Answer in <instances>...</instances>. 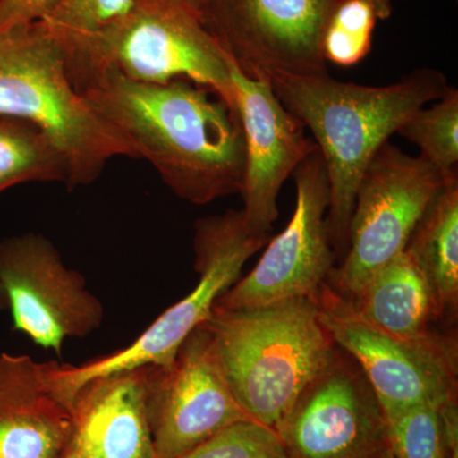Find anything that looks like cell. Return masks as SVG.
Listing matches in <instances>:
<instances>
[{
  "label": "cell",
  "instance_id": "obj_3",
  "mask_svg": "<svg viewBox=\"0 0 458 458\" xmlns=\"http://www.w3.org/2000/svg\"><path fill=\"white\" fill-rule=\"evenodd\" d=\"M201 325L212 336L241 408L276 434L337 349L315 295L234 311L214 306Z\"/></svg>",
  "mask_w": 458,
  "mask_h": 458
},
{
  "label": "cell",
  "instance_id": "obj_5",
  "mask_svg": "<svg viewBox=\"0 0 458 458\" xmlns=\"http://www.w3.org/2000/svg\"><path fill=\"white\" fill-rule=\"evenodd\" d=\"M62 49L78 92L98 75L116 72L140 83L190 81L237 110L227 54L201 18L182 9L138 0L128 16Z\"/></svg>",
  "mask_w": 458,
  "mask_h": 458
},
{
  "label": "cell",
  "instance_id": "obj_10",
  "mask_svg": "<svg viewBox=\"0 0 458 458\" xmlns=\"http://www.w3.org/2000/svg\"><path fill=\"white\" fill-rule=\"evenodd\" d=\"M295 207L282 233L267 242L251 273L216 301L228 311L313 297L330 278L336 255L328 240V181L319 149L294 171Z\"/></svg>",
  "mask_w": 458,
  "mask_h": 458
},
{
  "label": "cell",
  "instance_id": "obj_8",
  "mask_svg": "<svg viewBox=\"0 0 458 458\" xmlns=\"http://www.w3.org/2000/svg\"><path fill=\"white\" fill-rule=\"evenodd\" d=\"M319 318L337 348L360 366L385 418L412 406L457 399L456 346L430 334L406 340L367 324L325 283L315 294Z\"/></svg>",
  "mask_w": 458,
  "mask_h": 458
},
{
  "label": "cell",
  "instance_id": "obj_12",
  "mask_svg": "<svg viewBox=\"0 0 458 458\" xmlns=\"http://www.w3.org/2000/svg\"><path fill=\"white\" fill-rule=\"evenodd\" d=\"M306 386L278 436L286 458H378L386 419L369 382L345 352Z\"/></svg>",
  "mask_w": 458,
  "mask_h": 458
},
{
  "label": "cell",
  "instance_id": "obj_28",
  "mask_svg": "<svg viewBox=\"0 0 458 458\" xmlns=\"http://www.w3.org/2000/svg\"><path fill=\"white\" fill-rule=\"evenodd\" d=\"M62 458H86L81 452H78L73 447H69V450L65 452L64 456Z\"/></svg>",
  "mask_w": 458,
  "mask_h": 458
},
{
  "label": "cell",
  "instance_id": "obj_18",
  "mask_svg": "<svg viewBox=\"0 0 458 458\" xmlns=\"http://www.w3.org/2000/svg\"><path fill=\"white\" fill-rule=\"evenodd\" d=\"M426 276L437 316L458 304V174L443 182L406 246Z\"/></svg>",
  "mask_w": 458,
  "mask_h": 458
},
{
  "label": "cell",
  "instance_id": "obj_21",
  "mask_svg": "<svg viewBox=\"0 0 458 458\" xmlns=\"http://www.w3.org/2000/svg\"><path fill=\"white\" fill-rule=\"evenodd\" d=\"M376 9L369 0H339L324 36L322 56L339 66L360 64L372 50Z\"/></svg>",
  "mask_w": 458,
  "mask_h": 458
},
{
  "label": "cell",
  "instance_id": "obj_7",
  "mask_svg": "<svg viewBox=\"0 0 458 458\" xmlns=\"http://www.w3.org/2000/svg\"><path fill=\"white\" fill-rule=\"evenodd\" d=\"M420 157L406 155L390 141L364 174L349 227L343 264L333 270L331 288L352 301L377 271L405 251L412 231L443 182Z\"/></svg>",
  "mask_w": 458,
  "mask_h": 458
},
{
  "label": "cell",
  "instance_id": "obj_15",
  "mask_svg": "<svg viewBox=\"0 0 458 458\" xmlns=\"http://www.w3.org/2000/svg\"><path fill=\"white\" fill-rule=\"evenodd\" d=\"M150 366L87 382L72 403L71 447L86 458H155Z\"/></svg>",
  "mask_w": 458,
  "mask_h": 458
},
{
  "label": "cell",
  "instance_id": "obj_22",
  "mask_svg": "<svg viewBox=\"0 0 458 458\" xmlns=\"http://www.w3.org/2000/svg\"><path fill=\"white\" fill-rule=\"evenodd\" d=\"M441 406H412L386 417L388 447L396 458H447Z\"/></svg>",
  "mask_w": 458,
  "mask_h": 458
},
{
  "label": "cell",
  "instance_id": "obj_25",
  "mask_svg": "<svg viewBox=\"0 0 458 458\" xmlns=\"http://www.w3.org/2000/svg\"><path fill=\"white\" fill-rule=\"evenodd\" d=\"M153 2L162 3V4L171 5V7L182 9L189 13L201 18L205 5L209 0H153Z\"/></svg>",
  "mask_w": 458,
  "mask_h": 458
},
{
  "label": "cell",
  "instance_id": "obj_20",
  "mask_svg": "<svg viewBox=\"0 0 458 458\" xmlns=\"http://www.w3.org/2000/svg\"><path fill=\"white\" fill-rule=\"evenodd\" d=\"M419 148L421 159L443 179L458 174V90L448 87L432 106L409 117L397 131Z\"/></svg>",
  "mask_w": 458,
  "mask_h": 458
},
{
  "label": "cell",
  "instance_id": "obj_26",
  "mask_svg": "<svg viewBox=\"0 0 458 458\" xmlns=\"http://www.w3.org/2000/svg\"><path fill=\"white\" fill-rule=\"evenodd\" d=\"M376 9L378 20H387L393 12V0H369Z\"/></svg>",
  "mask_w": 458,
  "mask_h": 458
},
{
  "label": "cell",
  "instance_id": "obj_24",
  "mask_svg": "<svg viewBox=\"0 0 458 458\" xmlns=\"http://www.w3.org/2000/svg\"><path fill=\"white\" fill-rule=\"evenodd\" d=\"M63 0H0V32L14 26L42 22L55 13Z\"/></svg>",
  "mask_w": 458,
  "mask_h": 458
},
{
  "label": "cell",
  "instance_id": "obj_6",
  "mask_svg": "<svg viewBox=\"0 0 458 458\" xmlns=\"http://www.w3.org/2000/svg\"><path fill=\"white\" fill-rule=\"evenodd\" d=\"M269 241L270 234L250 229L242 209L199 219L194 234L197 286L126 348L82 366L49 361L51 387L72 406L78 391L98 377L140 367L170 366L181 344L209 318L219 297L240 279L246 262Z\"/></svg>",
  "mask_w": 458,
  "mask_h": 458
},
{
  "label": "cell",
  "instance_id": "obj_4",
  "mask_svg": "<svg viewBox=\"0 0 458 458\" xmlns=\"http://www.w3.org/2000/svg\"><path fill=\"white\" fill-rule=\"evenodd\" d=\"M0 117L32 123L51 141L64 158L71 190L95 182L114 158H138L75 89L62 45L44 22L0 32Z\"/></svg>",
  "mask_w": 458,
  "mask_h": 458
},
{
  "label": "cell",
  "instance_id": "obj_19",
  "mask_svg": "<svg viewBox=\"0 0 458 458\" xmlns=\"http://www.w3.org/2000/svg\"><path fill=\"white\" fill-rule=\"evenodd\" d=\"M66 181L64 158L36 126L0 117V194L21 183Z\"/></svg>",
  "mask_w": 458,
  "mask_h": 458
},
{
  "label": "cell",
  "instance_id": "obj_27",
  "mask_svg": "<svg viewBox=\"0 0 458 458\" xmlns=\"http://www.w3.org/2000/svg\"><path fill=\"white\" fill-rule=\"evenodd\" d=\"M7 307H8L7 295H5L4 289H3L2 284H0V311H2V310L7 309Z\"/></svg>",
  "mask_w": 458,
  "mask_h": 458
},
{
  "label": "cell",
  "instance_id": "obj_16",
  "mask_svg": "<svg viewBox=\"0 0 458 458\" xmlns=\"http://www.w3.org/2000/svg\"><path fill=\"white\" fill-rule=\"evenodd\" d=\"M72 408L57 396L47 363L0 354V458H62L73 439Z\"/></svg>",
  "mask_w": 458,
  "mask_h": 458
},
{
  "label": "cell",
  "instance_id": "obj_2",
  "mask_svg": "<svg viewBox=\"0 0 458 458\" xmlns=\"http://www.w3.org/2000/svg\"><path fill=\"white\" fill-rule=\"evenodd\" d=\"M271 84L286 110L310 129L328 181L327 227L337 256L346 254L355 199L376 153L411 114L445 95L436 69H417L384 87L342 82L330 75H276Z\"/></svg>",
  "mask_w": 458,
  "mask_h": 458
},
{
  "label": "cell",
  "instance_id": "obj_9",
  "mask_svg": "<svg viewBox=\"0 0 458 458\" xmlns=\"http://www.w3.org/2000/svg\"><path fill=\"white\" fill-rule=\"evenodd\" d=\"M339 0H209L201 22L252 80L327 75L325 29Z\"/></svg>",
  "mask_w": 458,
  "mask_h": 458
},
{
  "label": "cell",
  "instance_id": "obj_23",
  "mask_svg": "<svg viewBox=\"0 0 458 458\" xmlns=\"http://www.w3.org/2000/svg\"><path fill=\"white\" fill-rule=\"evenodd\" d=\"M179 458H286V454L274 430L255 421H242L225 428Z\"/></svg>",
  "mask_w": 458,
  "mask_h": 458
},
{
  "label": "cell",
  "instance_id": "obj_29",
  "mask_svg": "<svg viewBox=\"0 0 458 458\" xmlns=\"http://www.w3.org/2000/svg\"><path fill=\"white\" fill-rule=\"evenodd\" d=\"M378 458H396V457H394L393 451H391L390 447H388L387 450H386L384 452V454H382L381 456H379Z\"/></svg>",
  "mask_w": 458,
  "mask_h": 458
},
{
  "label": "cell",
  "instance_id": "obj_1",
  "mask_svg": "<svg viewBox=\"0 0 458 458\" xmlns=\"http://www.w3.org/2000/svg\"><path fill=\"white\" fill-rule=\"evenodd\" d=\"M80 93L176 197L207 205L242 194V123L237 110L212 90L186 80L140 83L106 72Z\"/></svg>",
  "mask_w": 458,
  "mask_h": 458
},
{
  "label": "cell",
  "instance_id": "obj_17",
  "mask_svg": "<svg viewBox=\"0 0 458 458\" xmlns=\"http://www.w3.org/2000/svg\"><path fill=\"white\" fill-rule=\"evenodd\" d=\"M348 302L367 324L400 339L430 335L429 322L438 318L426 276L406 251L377 271Z\"/></svg>",
  "mask_w": 458,
  "mask_h": 458
},
{
  "label": "cell",
  "instance_id": "obj_14",
  "mask_svg": "<svg viewBox=\"0 0 458 458\" xmlns=\"http://www.w3.org/2000/svg\"><path fill=\"white\" fill-rule=\"evenodd\" d=\"M229 72L245 137L243 216L255 233L270 234L279 216L280 190L318 147L279 101L270 81L247 77L231 59Z\"/></svg>",
  "mask_w": 458,
  "mask_h": 458
},
{
  "label": "cell",
  "instance_id": "obj_13",
  "mask_svg": "<svg viewBox=\"0 0 458 458\" xmlns=\"http://www.w3.org/2000/svg\"><path fill=\"white\" fill-rule=\"evenodd\" d=\"M149 414L155 458H179L225 428L252 421L203 325L181 344L170 366H150Z\"/></svg>",
  "mask_w": 458,
  "mask_h": 458
},
{
  "label": "cell",
  "instance_id": "obj_11",
  "mask_svg": "<svg viewBox=\"0 0 458 458\" xmlns=\"http://www.w3.org/2000/svg\"><path fill=\"white\" fill-rule=\"evenodd\" d=\"M0 284L16 330L62 354L68 339L86 337L104 321L101 301L55 245L38 233L0 241Z\"/></svg>",
  "mask_w": 458,
  "mask_h": 458
}]
</instances>
